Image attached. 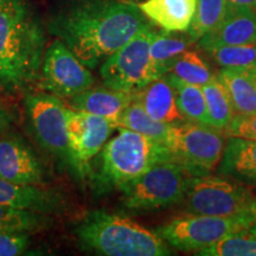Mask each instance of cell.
<instances>
[{"mask_svg":"<svg viewBox=\"0 0 256 256\" xmlns=\"http://www.w3.org/2000/svg\"><path fill=\"white\" fill-rule=\"evenodd\" d=\"M151 25L136 0H56L46 28L89 69Z\"/></svg>","mask_w":256,"mask_h":256,"instance_id":"cell-1","label":"cell"},{"mask_svg":"<svg viewBox=\"0 0 256 256\" xmlns=\"http://www.w3.org/2000/svg\"><path fill=\"white\" fill-rule=\"evenodd\" d=\"M46 34L28 0H0V89L25 90L40 81Z\"/></svg>","mask_w":256,"mask_h":256,"instance_id":"cell-2","label":"cell"},{"mask_svg":"<svg viewBox=\"0 0 256 256\" xmlns=\"http://www.w3.org/2000/svg\"><path fill=\"white\" fill-rule=\"evenodd\" d=\"M118 130L116 136L106 142L96 156V162L90 164L88 176L98 194L118 188L158 162L177 160L164 144L128 128L118 127Z\"/></svg>","mask_w":256,"mask_h":256,"instance_id":"cell-3","label":"cell"},{"mask_svg":"<svg viewBox=\"0 0 256 256\" xmlns=\"http://www.w3.org/2000/svg\"><path fill=\"white\" fill-rule=\"evenodd\" d=\"M83 249L106 256H168V244L154 230L145 229L124 215L89 211L74 229Z\"/></svg>","mask_w":256,"mask_h":256,"instance_id":"cell-4","label":"cell"},{"mask_svg":"<svg viewBox=\"0 0 256 256\" xmlns=\"http://www.w3.org/2000/svg\"><path fill=\"white\" fill-rule=\"evenodd\" d=\"M194 174L177 160L153 165L142 174L121 184V206L146 212L180 204Z\"/></svg>","mask_w":256,"mask_h":256,"instance_id":"cell-5","label":"cell"},{"mask_svg":"<svg viewBox=\"0 0 256 256\" xmlns=\"http://www.w3.org/2000/svg\"><path fill=\"white\" fill-rule=\"evenodd\" d=\"M256 220V203L230 216L186 215L171 220L154 232L168 246L182 250H200L232 234L248 229Z\"/></svg>","mask_w":256,"mask_h":256,"instance_id":"cell-6","label":"cell"},{"mask_svg":"<svg viewBox=\"0 0 256 256\" xmlns=\"http://www.w3.org/2000/svg\"><path fill=\"white\" fill-rule=\"evenodd\" d=\"M154 32L152 25H148L104 60L100 75L104 86L134 92L164 76L150 54V44Z\"/></svg>","mask_w":256,"mask_h":256,"instance_id":"cell-7","label":"cell"},{"mask_svg":"<svg viewBox=\"0 0 256 256\" xmlns=\"http://www.w3.org/2000/svg\"><path fill=\"white\" fill-rule=\"evenodd\" d=\"M256 196L249 186L223 176H194L182 200L184 211L194 215L230 216L249 209Z\"/></svg>","mask_w":256,"mask_h":256,"instance_id":"cell-8","label":"cell"},{"mask_svg":"<svg viewBox=\"0 0 256 256\" xmlns=\"http://www.w3.org/2000/svg\"><path fill=\"white\" fill-rule=\"evenodd\" d=\"M226 138L224 130L186 120L174 126L170 150L194 176L210 174L222 159Z\"/></svg>","mask_w":256,"mask_h":256,"instance_id":"cell-9","label":"cell"},{"mask_svg":"<svg viewBox=\"0 0 256 256\" xmlns=\"http://www.w3.org/2000/svg\"><path fill=\"white\" fill-rule=\"evenodd\" d=\"M25 110L34 139L42 148L66 166H69L66 106L50 92L25 95Z\"/></svg>","mask_w":256,"mask_h":256,"instance_id":"cell-10","label":"cell"},{"mask_svg":"<svg viewBox=\"0 0 256 256\" xmlns=\"http://www.w3.org/2000/svg\"><path fill=\"white\" fill-rule=\"evenodd\" d=\"M38 83L43 90L69 98L92 88L95 78L90 69L57 38L44 52Z\"/></svg>","mask_w":256,"mask_h":256,"instance_id":"cell-11","label":"cell"},{"mask_svg":"<svg viewBox=\"0 0 256 256\" xmlns=\"http://www.w3.org/2000/svg\"><path fill=\"white\" fill-rule=\"evenodd\" d=\"M115 128L104 118L66 108L69 168L78 177H87L92 160L101 152Z\"/></svg>","mask_w":256,"mask_h":256,"instance_id":"cell-12","label":"cell"},{"mask_svg":"<svg viewBox=\"0 0 256 256\" xmlns=\"http://www.w3.org/2000/svg\"><path fill=\"white\" fill-rule=\"evenodd\" d=\"M0 178L17 184L43 185L48 179L46 164L19 133H0Z\"/></svg>","mask_w":256,"mask_h":256,"instance_id":"cell-13","label":"cell"},{"mask_svg":"<svg viewBox=\"0 0 256 256\" xmlns=\"http://www.w3.org/2000/svg\"><path fill=\"white\" fill-rule=\"evenodd\" d=\"M0 204L43 215H64L70 202L62 191L43 185L17 184L0 178Z\"/></svg>","mask_w":256,"mask_h":256,"instance_id":"cell-14","label":"cell"},{"mask_svg":"<svg viewBox=\"0 0 256 256\" xmlns=\"http://www.w3.org/2000/svg\"><path fill=\"white\" fill-rule=\"evenodd\" d=\"M197 43L198 49L203 51L218 46L256 43V10L229 4L228 11L220 24Z\"/></svg>","mask_w":256,"mask_h":256,"instance_id":"cell-15","label":"cell"},{"mask_svg":"<svg viewBox=\"0 0 256 256\" xmlns=\"http://www.w3.org/2000/svg\"><path fill=\"white\" fill-rule=\"evenodd\" d=\"M133 102L132 92L118 90L107 86L94 87L68 98V107L110 120L116 126L118 121Z\"/></svg>","mask_w":256,"mask_h":256,"instance_id":"cell-16","label":"cell"},{"mask_svg":"<svg viewBox=\"0 0 256 256\" xmlns=\"http://www.w3.org/2000/svg\"><path fill=\"white\" fill-rule=\"evenodd\" d=\"M132 96L133 102L142 106V110L156 121L172 126L186 121L178 108L174 86L165 75L132 92Z\"/></svg>","mask_w":256,"mask_h":256,"instance_id":"cell-17","label":"cell"},{"mask_svg":"<svg viewBox=\"0 0 256 256\" xmlns=\"http://www.w3.org/2000/svg\"><path fill=\"white\" fill-rule=\"evenodd\" d=\"M217 174L256 185V140L229 136Z\"/></svg>","mask_w":256,"mask_h":256,"instance_id":"cell-18","label":"cell"},{"mask_svg":"<svg viewBox=\"0 0 256 256\" xmlns=\"http://www.w3.org/2000/svg\"><path fill=\"white\" fill-rule=\"evenodd\" d=\"M197 0H145L139 8L145 17L165 31L185 32L190 28Z\"/></svg>","mask_w":256,"mask_h":256,"instance_id":"cell-19","label":"cell"},{"mask_svg":"<svg viewBox=\"0 0 256 256\" xmlns=\"http://www.w3.org/2000/svg\"><path fill=\"white\" fill-rule=\"evenodd\" d=\"M216 75L228 92L234 113L238 115L256 113V83L248 69L220 68Z\"/></svg>","mask_w":256,"mask_h":256,"instance_id":"cell-20","label":"cell"},{"mask_svg":"<svg viewBox=\"0 0 256 256\" xmlns=\"http://www.w3.org/2000/svg\"><path fill=\"white\" fill-rule=\"evenodd\" d=\"M118 127L128 128V130L142 133L156 142L164 144L168 148L171 146L172 139H174V126L154 120L142 110V106L136 102H132L126 108V110L124 112V114L118 121L116 128Z\"/></svg>","mask_w":256,"mask_h":256,"instance_id":"cell-21","label":"cell"},{"mask_svg":"<svg viewBox=\"0 0 256 256\" xmlns=\"http://www.w3.org/2000/svg\"><path fill=\"white\" fill-rule=\"evenodd\" d=\"M196 43L185 31L184 34H171L170 31L154 32L150 44V54L156 68L162 75L168 72L170 66L179 55L190 49Z\"/></svg>","mask_w":256,"mask_h":256,"instance_id":"cell-22","label":"cell"},{"mask_svg":"<svg viewBox=\"0 0 256 256\" xmlns=\"http://www.w3.org/2000/svg\"><path fill=\"white\" fill-rule=\"evenodd\" d=\"M166 78L174 86L176 92V100L179 110L188 121L209 124V116H208L206 96H204L203 88L200 86L185 83L174 76L165 74Z\"/></svg>","mask_w":256,"mask_h":256,"instance_id":"cell-23","label":"cell"},{"mask_svg":"<svg viewBox=\"0 0 256 256\" xmlns=\"http://www.w3.org/2000/svg\"><path fill=\"white\" fill-rule=\"evenodd\" d=\"M202 88L206 96L209 124L226 132L235 115L228 92L217 78V75Z\"/></svg>","mask_w":256,"mask_h":256,"instance_id":"cell-24","label":"cell"},{"mask_svg":"<svg viewBox=\"0 0 256 256\" xmlns=\"http://www.w3.org/2000/svg\"><path fill=\"white\" fill-rule=\"evenodd\" d=\"M166 74H170L185 83L200 87H203L216 76V72L211 70L206 60L200 52L190 49L179 55L171 63Z\"/></svg>","mask_w":256,"mask_h":256,"instance_id":"cell-25","label":"cell"},{"mask_svg":"<svg viewBox=\"0 0 256 256\" xmlns=\"http://www.w3.org/2000/svg\"><path fill=\"white\" fill-rule=\"evenodd\" d=\"M52 223V216L0 204V232H38L49 229Z\"/></svg>","mask_w":256,"mask_h":256,"instance_id":"cell-26","label":"cell"},{"mask_svg":"<svg viewBox=\"0 0 256 256\" xmlns=\"http://www.w3.org/2000/svg\"><path fill=\"white\" fill-rule=\"evenodd\" d=\"M229 8L228 0H197L196 11L188 34L194 42L200 40L220 24Z\"/></svg>","mask_w":256,"mask_h":256,"instance_id":"cell-27","label":"cell"},{"mask_svg":"<svg viewBox=\"0 0 256 256\" xmlns=\"http://www.w3.org/2000/svg\"><path fill=\"white\" fill-rule=\"evenodd\" d=\"M203 256H256V235L248 229L232 234L198 250Z\"/></svg>","mask_w":256,"mask_h":256,"instance_id":"cell-28","label":"cell"},{"mask_svg":"<svg viewBox=\"0 0 256 256\" xmlns=\"http://www.w3.org/2000/svg\"><path fill=\"white\" fill-rule=\"evenodd\" d=\"M220 68H250L256 62V43L226 46L204 51Z\"/></svg>","mask_w":256,"mask_h":256,"instance_id":"cell-29","label":"cell"},{"mask_svg":"<svg viewBox=\"0 0 256 256\" xmlns=\"http://www.w3.org/2000/svg\"><path fill=\"white\" fill-rule=\"evenodd\" d=\"M30 244V232H0V256L22 255Z\"/></svg>","mask_w":256,"mask_h":256,"instance_id":"cell-30","label":"cell"},{"mask_svg":"<svg viewBox=\"0 0 256 256\" xmlns=\"http://www.w3.org/2000/svg\"><path fill=\"white\" fill-rule=\"evenodd\" d=\"M226 136L256 140V113L249 115H234L232 124L226 130Z\"/></svg>","mask_w":256,"mask_h":256,"instance_id":"cell-31","label":"cell"},{"mask_svg":"<svg viewBox=\"0 0 256 256\" xmlns=\"http://www.w3.org/2000/svg\"><path fill=\"white\" fill-rule=\"evenodd\" d=\"M14 115L10 112L8 106L0 100V133L10 130L14 124Z\"/></svg>","mask_w":256,"mask_h":256,"instance_id":"cell-32","label":"cell"},{"mask_svg":"<svg viewBox=\"0 0 256 256\" xmlns=\"http://www.w3.org/2000/svg\"><path fill=\"white\" fill-rule=\"evenodd\" d=\"M229 4L232 5H241V6H249V8H256V0H228Z\"/></svg>","mask_w":256,"mask_h":256,"instance_id":"cell-33","label":"cell"},{"mask_svg":"<svg viewBox=\"0 0 256 256\" xmlns=\"http://www.w3.org/2000/svg\"><path fill=\"white\" fill-rule=\"evenodd\" d=\"M248 72H249V74H250L252 78L254 80V82L256 83V62L252 64L250 68H248Z\"/></svg>","mask_w":256,"mask_h":256,"instance_id":"cell-34","label":"cell"},{"mask_svg":"<svg viewBox=\"0 0 256 256\" xmlns=\"http://www.w3.org/2000/svg\"><path fill=\"white\" fill-rule=\"evenodd\" d=\"M248 230H249V232H252V234H255V235H256V220H255V222H254V223H252V226H249V228H248Z\"/></svg>","mask_w":256,"mask_h":256,"instance_id":"cell-35","label":"cell"},{"mask_svg":"<svg viewBox=\"0 0 256 256\" xmlns=\"http://www.w3.org/2000/svg\"><path fill=\"white\" fill-rule=\"evenodd\" d=\"M255 10H256V8H255Z\"/></svg>","mask_w":256,"mask_h":256,"instance_id":"cell-36","label":"cell"}]
</instances>
